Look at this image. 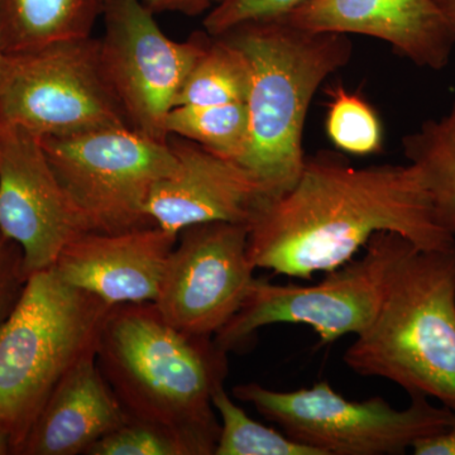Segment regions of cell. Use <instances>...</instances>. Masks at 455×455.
I'll list each match as a JSON object with an SVG mask.
<instances>
[{
	"label": "cell",
	"mask_w": 455,
	"mask_h": 455,
	"mask_svg": "<svg viewBox=\"0 0 455 455\" xmlns=\"http://www.w3.org/2000/svg\"><path fill=\"white\" fill-rule=\"evenodd\" d=\"M403 235L423 251L455 250L414 164L352 166L341 152L307 155L289 190L262 204L250 223L256 268L311 280L355 259L377 233Z\"/></svg>",
	"instance_id": "obj_1"
},
{
	"label": "cell",
	"mask_w": 455,
	"mask_h": 455,
	"mask_svg": "<svg viewBox=\"0 0 455 455\" xmlns=\"http://www.w3.org/2000/svg\"><path fill=\"white\" fill-rule=\"evenodd\" d=\"M97 362L130 420L164 431L185 455H214L220 423L212 395L228 374V353L214 338L173 328L154 302L118 305Z\"/></svg>",
	"instance_id": "obj_2"
},
{
	"label": "cell",
	"mask_w": 455,
	"mask_h": 455,
	"mask_svg": "<svg viewBox=\"0 0 455 455\" xmlns=\"http://www.w3.org/2000/svg\"><path fill=\"white\" fill-rule=\"evenodd\" d=\"M221 37L250 64V147L242 164L278 196L300 176L311 101L329 76L348 65L352 41L341 33L299 28L283 18L243 23Z\"/></svg>",
	"instance_id": "obj_3"
},
{
	"label": "cell",
	"mask_w": 455,
	"mask_h": 455,
	"mask_svg": "<svg viewBox=\"0 0 455 455\" xmlns=\"http://www.w3.org/2000/svg\"><path fill=\"white\" fill-rule=\"evenodd\" d=\"M344 363L363 377L455 407V250L414 247L398 263L372 324Z\"/></svg>",
	"instance_id": "obj_4"
},
{
	"label": "cell",
	"mask_w": 455,
	"mask_h": 455,
	"mask_svg": "<svg viewBox=\"0 0 455 455\" xmlns=\"http://www.w3.org/2000/svg\"><path fill=\"white\" fill-rule=\"evenodd\" d=\"M113 307L66 283L52 267L29 275L0 325V429L11 438L14 454L57 385L97 353Z\"/></svg>",
	"instance_id": "obj_5"
},
{
	"label": "cell",
	"mask_w": 455,
	"mask_h": 455,
	"mask_svg": "<svg viewBox=\"0 0 455 455\" xmlns=\"http://www.w3.org/2000/svg\"><path fill=\"white\" fill-rule=\"evenodd\" d=\"M233 395L320 455L405 454L418 440L447 430L453 418L449 407L423 395H411L410 405L397 410L379 396L349 400L328 381L293 391L250 382L235 386Z\"/></svg>",
	"instance_id": "obj_6"
},
{
	"label": "cell",
	"mask_w": 455,
	"mask_h": 455,
	"mask_svg": "<svg viewBox=\"0 0 455 455\" xmlns=\"http://www.w3.org/2000/svg\"><path fill=\"white\" fill-rule=\"evenodd\" d=\"M414 247L403 235L379 232L361 259L328 272L311 286L256 278L241 309L215 335V343L227 353L242 349L259 329L275 324L310 326L322 344L344 335L357 337L376 319L395 269Z\"/></svg>",
	"instance_id": "obj_7"
},
{
	"label": "cell",
	"mask_w": 455,
	"mask_h": 455,
	"mask_svg": "<svg viewBox=\"0 0 455 455\" xmlns=\"http://www.w3.org/2000/svg\"><path fill=\"white\" fill-rule=\"evenodd\" d=\"M41 142L85 232L155 226L147 202L175 166L169 140L160 142L131 127H112L44 137Z\"/></svg>",
	"instance_id": "obj_8"
},
{
	"label": "cell",
	"mask_w": 455,
	"mask_h": 455,
	"mask_svg": "<svg viewBox=\"0 0 455 455\" xmlns=\"http://www.w3.org/2000/svg\"><path fill=\"white\" fill-rule=\"evenodd\" d=\"M3 123L40 139L131 127L104 76L99 40L79 38L9 57L0 80Z\"/></svg>",
	"instance_id": "obj_9"
},
{
	"label": "cell",
	"mask_w": 455,
	"mask_h": 455,
	"mask_svg": "<svg viewBox=\"0 0 455 455\" xmlns=\"http://www.w3.org/2000/svg\"><path fill=\"white\" fill-rule=\"evenodd\" d=\"M103 16L106 32L99 53L114 97L131 128L167 142V116L211 35L171 40L140 0H106Z\"/></svg>",
	"instance_id": "obj_10"
},
{
	"label": "cell",
	"mask_w": 455,
	"mask_h": 455,
	"mask_svg": "<svg viewBox=\"0 0 455 455\" xmlns=\"http://www.w3.org/2000/svg\"><path fill=\"white\" fill-rule=\"evenodd\" d=\"M250 226L212 221L185 228L171 252L156 309L173 328L214 338L235 317L252 286Z\"/></svg>",
	"instance_id": "obj_11"
},
{
	"label": "cell",
	"mask_w": 455,
	"mask_h": 455,
	"mask_svg": "<svg viewBox=\"0 0 455 455\" xmlns=\"http://www.w3.org/2000/svg\"><path fill=\"white\" fill-rule=\"evenodd\" d=\"M0 230L20 245L27 275L55 265L66 244L85 232L49 163L41 139L0 125Z\"/></svg>",
	"instance_id": "obj_12"
},
{
	"label": "cell",
	"mask_w": 455,
	"mask_h": 455,
	"mask_svg": "<svg viewBox=\"0 0 455 455\" xmlns=\"http://www.w3.org/2000/svg\"><path fill=\"white\" fill-rule=\"evenodd\" d=\"M167 140L176 161L147 202V215L155 226L173 235L212 221L250 226L262 204L271 199L262 180L243 164L191 140L176 136Z\"/></svg>",
	"instance_id": "obj_13"
},
{
	"label": "cell",
	"mask_w": 455,
	"mask_h": 455,
	"mask_svg": "<svg viewBox=\"0 0 455 455\" xmlns=\"http://www.w3.org/2000/svg\"><path fill=\"white\" fill-rule=\"evenodd\" d=\"M178 235L157 226L116 233L83 232L57 257L66 283L112 307L154 302Z\"/></svg>",
	"instance_id": "obj_14"
},
{
	"label": "cell",
	"mask_w": 455,
	"mask_h": 455,
	"mask_svg": "<svg viewBox=\"0 0 455 455\" xmlns=\"http://www.w3.org/2000/svg\"><path fill=\"white\" fill-rule=\"evenodd\" d=\"M281 18L309 31L377 38L435 71L447 68L455 46V33L434 0H309Z\"/></svg>",
	"instance_id": "obj_15"
},
{
	"label": "cell",
	"mask_w": 455,
	"mask_h": 455,
	"mask_svg": "<svg viewBox=\"0 0 455 455\" xmlns=\"http://www.w3.org/2000/svg\"><path fill=\"white\" fill-rule=\"evenodd\" d=\"M128 421L121 403L88 355L57 385L23 443V455H76Z\"/></svg>",
	"instance_id": "obj_16"
},
{
	"label": "cell",
	"mask_w": 455,
	"mask_h": 455,
	"mask_svg": "<svg viewBox=\"0 0 455 455\" xmlns=\"http://www.w3.org/2000/svg\"><path fill=\"white\" fill-rule=\"evenodd\" d=\"M103 0H0V44L8 57L92 37Z\"/></svg>",
	"instance_id": "obj_17"
},
{
	"label": "cell",
	"mask_w": 455,
	"mask_h": 455,
	"mask_svg": "<svg viewBox=\"0 0 455 455\" xmlns=\"http://www.w3.org/2000/svg\"><path fill=\"white\" fill-rule=\"evenodd\" d=\"M403 148L420 170L440 223L455 239V101L447 116L406 134Z\"/></svg>",
	"instance_id": "obj_18"
},
{
	"label": "cell",
	"mask_w": 455,
	"mask_h": 455,
	"mask_svg": "<svg viewBox=\"0 0 455 455\" xmlns=\"http://www.w3.org/2000/svg\"><path fill=\"white\" fill-rule=\"evenodd\" d=\"M250 89V64L243 52L221 36H211L180 90L175 108L245 103Z\"/></svg>",
	"instance_id": "obj_19"
},
{
	"label": "cell",
	"mask_w": 455,
	"mask_h": 455,
	"mask_svg": "<svg viewBox=\"0 0 455 455\" xmlns=\"http://www.w3.org/2000/svg\"><path fill=\"white\" fill-rule=\"evenodd\" d=\"M166 130L169 136L191 140L239 164L250 147V118L245 103L173 108L167 116Z\"/></svg>",
	"instance_id": "obj_20"
},
{
	"label": "cell",
	"mask_w": 455,
	"mask_h": 455,
	"mask_svg": "<svg viewBox=\"0 0 455 455\" xmlns=\"http://www.w3.org/2000/svg\"><path fill=\"white\" fill-rule=\"evenodd\" d=\"M220 419V434L214 455H320L274 427L253 420L220 386L212 395Z\"/></svg>",
	"instance_id": "obj_21"
},
{
	"label": "cell",
	"mask_w": 455,
	"mask_h": 455,
	"mask_svg": "<svg viewBox=\"0 0 455 455\" xmlns=\"http://www.w3.org/2000/svg\"><path fill=\"white\" fill-rule=\"evenodd\" d=\"M326 136L341 154L371 156L383 148L381 119L374 108L343 85L329 86Z\"/></svg>",
	"instance_id": "obj_22"
},
{
	"label": "cell",
	"mask_w": 455,
	"mask_h": 455,
	"mask_svg": "<svg viewBox=\"0 0 455 455\" xmlns=\"http://www.w3.org/2000/svg\"><path fill=\"white\" fill-rule=\"evenodd\" d=\"M85 454L185 455V451L164 431L128 419L127 423L95 442Z\"/></svg>",
	"instance_id": "obj_23"
},
{
	"label": "cell",
	"mask_w": 455,
	"mask_h": 455,
	"mask_svg": "<svg viewBox=\"0 0 455 455\" xmlns=\"http://www.w3.org/2000/svg\"><path fill=\"white\" fill-rule=\"evenodd\" d=\"M307 2L309 0H220L205 14L204 28L217 37L243 23L284 17Z\"/></svg>",
	"instance_id": "obj_24"
},
{
	"label": "cell",
	"mask_w": 455,
	"mask_h": 455,
	"mask_svg": "<svg viewBox=\"0 0 455 455\" xmlns=\"http://www.w3.org/2000/svg\"><path fill=\"white\" fill-rule=\"evenodd\" d=\"M27 280L22 250L0 230V325L16 307Z\"/></svg>",
	"instance_id": "obj_25"
},
{
	"label": "cell",
	"mask_w": 455,
	"mask_h": 455,
	"mask_svg": "<svg viewBox=\"0 0 455 455\" xmlns=\"http://www.w3.org/2000/svg\"><path fill=\"white\" fill-rule=\"evenodd\" d=\"M154 14L180 13L188 17H197L208 13L214 0H140Z\"/></svg>",
	"instance_id": "obj_26"
},
{
	"label": "cell",
	"mask_w": 455,
	"mask_h": 455,
	"mask_svg": "<svg viewBox=\"0 0 455 455\" xmlns=\"http://www.w3.org/2000/svg\"><path fill=\"white\" fill-rule=\"evenodd\" d=\"M453 418L448 429L436 435L418 440L412 445L415 455H455V407L451 410Z\"/></svg>",
	"instance_id": "obj_27"
},
{
	"label": "cell",
	"mask_w": 455,
	"mask_h": 455,
	"mask_svg": "<svg viewBox=\"0 0 455 455\" xmlns=\"http://www.w3.org/2000/svg\"><path fill=\"white\" fill-rule=\"evenodd\" d=\"M455 33V0H434Z\"/></svg>",
	"instance_id": "obj_28"
},
{
	"label": "cell",
	"mask_w": 455,
	"mask_h": 455,
	"mask_svg": "<svg viewBox=\"0 0 455 455\" xmlns=\"http://www.w3.org/2000/svg\"><path fill=\"white\" fill-rule=\"evenodd\" d=\"M9 61V57L5 55L4 51L2 49V44H0V80H2L3 75L5 73V68H7Z\"/></svg>",
	"instance_id": "obj_29"
},
{
	"label": "cell",
	"mask_w": 455,
	"mask_h": 455,
	"mask_svg": "<svg viewBox=\"0 0 455 455\" xmlns=\"http://www.w3.org/2000/svg\"><path fill=\"white\" fill-rule=\"evenodd\" d=\"M220 0H214V4H217V3H220Z\"/></svg>",
	"instance_id": "obj_30"
},
{
	"label": "cell",
	"mask_w": 455,
	"mask_h": 455,
	"mask_svg": "<svg viewBox=\"0 0 455 455\" xmlns=\"http://www.w3.org/2000/svg\"><path fill=\"white\" fill-rule=\"evenodd\" d=\"M0 125H2V116H0Z\"/></svg>",
	"instance_id": "obj_31"
},
{
	"label": "cell",
	"mask_w": 455,
	"mask_h": 455,
	"mask_svg": "<svg viewBox=\"0 0 455 455\" xmlns=\"http://www.w3.org/2000/svg\"><path fill=\"white\" fill-rule=\"evenodd\" d=\"M106 2V0H103V3Z\"/></svg>",
	"instance_id": "obj_32"
}]
</instances>
